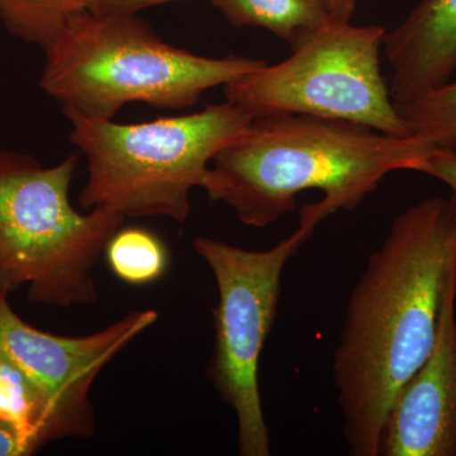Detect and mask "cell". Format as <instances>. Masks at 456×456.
<instances>
[{"label":"cell","mask_w":456,"mask_h":456,"mask_svg":"<svg viewBox=\"0 0 456 456\" xmlns=\"http://www.w3.org/2000/svg\"><path fill=\"white\" fill-rule=\"evenodd\" d=\"M456 281V196L426 198L392 222L354 287L332 359L347 454L379 456L399 389L428 358Z\"/></svg>","instance_id":"cell-1"},{"label":"cell","mask_w":456,"mask_h":456,"mask_svg":"<svg viewBox=\"0 0 456 456\" xmlns=\"http://www.w3.org/2000/svg\"><path fill=\"white\" fill-rule=\"evenodd\" d=\"M436 149L415 136H392L307 114L254 117L242 136L213 159L202 188L248 227L265 228L297 208V197L322 191L332 215L354 211L388 174L421 171Z\"/></svg>","instance_id":"cell-2"},{"label":"cell","mask_w":456,"mask_h":456,"mask_svg":"<svg viewBox=\"0 0 456 456\" xmlns=\"http://www.w3.org/2000/svg\"><path fill=\"white\" fill-rule=\"evenodd\" d=\"M40 86L64 110L113 119L121 108L196 106L203 93L265 62L196 55L161 40L137 13L84 12L45 51Z\"/></svg>","instance_id":"cell-3"},{"label":"cell","mask_w":456,"mask_h":456,"mask_svg":"<svg viewBox=\"0 0 456 456\" xmlns=\"http://www.w3.org/2000/svg\"><path fill=\"white\" fill-rule=\"evenodd\" d=\"M70 140L86 159L84 209L103 207L123 217H165L183 224L191 193L202 188L213 159L239 139L254 116L231 102L155 121L118 123L64 110Z\"/></svg>","instance_id":"cell-4"},{"label":"cell","mask_w":456,"mask_h":456,"mask_svg":"<svg viewBox=\"0 0 456 456\" xmlns=\"http://www.w3.org/2000/svg\"><path fill=\"white\" fill-rule=\"evenodd\" d=\"M79 156L44 167L35 158L0 151V292L28 287L29 301L71 307L98 299L95 266L126 220L70 202Z\"/></svg>","instance_id":"cell-5"},{"label":"cell","mask_w":456,"mask_h":456,"mask_svg":"<svg viewBox=\"0 0 456 456\" xmlns=\"http://www.w3.org/2000/svg\"><path fill=\"white\" fill-rule=\"evenodd\" d=\"M331 215L321 200L307 204L296 232L268 250H246L203 236L194 241V250L211 269L218 290L207 375L221 401L235 411L241 456L270 455L259 387L261 354L277 320L288 261Z\"/></svg>","instance_id":"cell-6"},{"label":"cell","mask_w":456,"mask_h":456,"mask_svg":"<svg viewBox=\"0 0 456 456\" xmlns=\"http://www.w3.org/2000/svg\"><path fill=\"white\" fill-rule=\"evenodd\" d=\"M386 31L335 22L284 61L264 64L224 86L226 101L254 117L307 114L411 136L380 70Z\"/></svg>","instance_id":"cell-7"},{"label":"cell","mask_w":456,"mask_h":456,"mask_svg":"<svg viewBox=\"0 0 456 456\" xmlns=\"http://www.w3.org/2000/svg\"><path fill=\"white\" fill-rule=\"evenodd\" d=\"M158 318L154 310L134 311L94 334L59 336L28 325L12 310L8 294L0 292V347L49 395L66 437L88 439L95 432L93 384Z\"/></svg>","instance_id":"cell-8"},{"label":"cell","mask_w":456,"mask_h":456,"mask_svg":"<svg viewBox=\"0 0 456 456\" xmlns=\"http://www.w3.org/2000/svg\"><path fill=\"white\" fill-rule=\"evenodd\" d=\"M379 456H456V281L434 349L389 408Z\"/></svg>","instance_id":"cell-9"},{"label":"cell","mask_w":456,"mask_h":456,"mask_svg":"<svg viewBox=\"0 0 456 456\" xmlns=\"http://www.w3.org/2000/svg\"><path fill=\"white\" fill-rule=\"evenodd\" d=\"M395 102L448 83L456 71V0H422L397 28L384 36Z\"/></svg>","instance_id":"cell-10"},{"label":"cell","mask_w":456,"mask_h":456,"mask_svg":"<svg viewBox=\"0 0 456 456\" xmlns=\"http://www.w3.org/2000/svg\"><path fill=\"white\" fill-rule=\"evenodd\" d=\"M0 428L37 452L66 439L61 419L40 386L0 347Z\"/></svg>","instance_id":"cell-11"},{"label":"cell","mask_w":456,"mask_h":456,"mask_svg":"<svg viewBox=\"0 0 456 456\" xmlns=\"http://www.w3.org/2000/svg\"><path fill=\"white\" fill-rule=\"evenodd\" d=\"M233 27H260L292 50L338 22L325 0H211Z\"/></svg>","instance_id":"cell-12"},{"label":"cell","mask_w":456,"mask_h":456,"mask_svg":"<svg viewBox=\"0 0 456 456\" xmlns=\"http://www.w3.org/2000/svg\"><path fill=\"white\" fill-rule=\"evenodd\" d=\"M101 0H0V23L18 40L49 49L71 18L97 9Z\"/></svg>","instance_id":"cell-13"},{"label":"cell","mask_w":456,"mask_h":456,"mask_svg":"<svg viewBox=\"0 0 456 456\" xmlns=\"http://www.w3.org/2000/svg\"><path fill=\"white\" fill-rule=\"evenodd\" d=\"M117 278L132 285L154 283L169 269L170 255L160 237L141 227L118 228L104 251Z\"/></svg>","instance_id":"cell-14"},{"label":"cell","mask_w":456,"mask_h":456,"mask_svg":"<svg viewBox=\"0 0 456 456\" xmlns=\"http://www.w3.org/2000/svg\"><path fill=\"white\" fill-rule=\"evenodd\" d=\"M395 104L411 134L436 149L456 152V82Z\"/></svg>","instance_id":"cell-15"},{"label":"cell","mask_w":456,"mask_h":456,"mask_svg":"<svg viewBox=\"0 0 456 456\" xmlns=\"http://www.w3.org/2000/svg\"><path fill=\"white\" fill-rule=\"evenodd\" d=\"M419 173L434 176L445 183L456 196V152L435 149L426 158Z\"/></svg>","instance_id":"cell-16"},{"label":"cell","mask_w":456,"mask_h":456,"mask_svg":"<svg viewBox=\"0 0 456 456\" xmlns=\"http://www.w3.org/2000/svg\"><path fill=\"white\" fill-rule=\"evenodd\" d=\"M189 2V0H101L93 12L106 13H139L147 8L158 7L167 3Z\"/></svg>","instance_id":"cell-17"},{"label":"cell","mask_w":456,"mask_h":456,"mask_svg":"<svg viewBox=\"0 0 456 456\" xmlns=\"http://www.w3.org/2000/svg\"><path fill=\"white\" fill-rule=\"evenodd\" d=\"M33 454L25 441L20 440L16 435L0 428V456H26Z\"/></svg>","instance_id":"cell-18"},{"label":"cell","mask_w":456,"mask_h":456,"mask_svg":"<svg viewBox=\"0 0 456 456\" xmlns=\"http://www.w3.org/2000/svg\"><path fill=\"white\" fill-rule=\"evenodd\" d=\"M338 22H350L356 11V0H325Z\"/></svg>","instance_id":"cell-19"}]
</instances>
